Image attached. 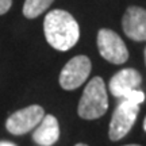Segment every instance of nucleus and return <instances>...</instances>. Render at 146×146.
<instances>
[{
  "label": "nucleus",
  "mask_w": 146,
  "mask_h": 146,
  "mask_svg": "<svg viewBox=\"0 0 146 146\" xmlns=\"http://www.w3.org/2000/svg\"><path fill=\"white\" fill-rule=\"evenodd\" d=\"M43 31L49 45L60 52L72 49L80 38L76 19L64 10H53L45 16Z\"/></svg>",
  "instance_id": "f257e3e1"
},
{
  "label": "nucleus",
  "mask_w": 146,
  "mask_h": 146,
  "mask_svg": "<svg viewBox=\"0 0 146 146\" xmlns=\"http://www.w3.org/2000/svg\"><path fill=\"white\" fill-rule=\"evenodd\" d=\"M108 98L106 84L102 77H94L84 88L83 96L80 99L77 112L80 118L87 120L98 119L107 112Z\"/></svg>",
  "instance_id": "f03ea898"
},
{
  "label": "nucleus",
  "mask_w": 146,
  "mask_h": 146,
  "mask_svg": "<svg viewBox=\"0 0 146 146\" xmlns=\"http://www.w3.org/2000/svg\"><path fill=\"white\" fill-rule=\"evenodd\" d=\"M139 112V104H135L129 100H122L116 110L112 114L110 122L108 137L111 141H119L131 130L133 125L135 123L137 116Z\"/></svg>",
  "instance_id": "7ed1b4c3"
},
{
  "label": "nucleus",
  "mask_w": 146,
  "mask_h": 146,
  "mask_svg": "<svg viewBox=\"0 0 146 146\" xmlns=\"http://www.w3.org/2000/svg\"><path fill=\"white\" fill-rule=\"evenodd\" d=\"M98 49L102 57L115 65L125 64L129 58L125 42L116 33L108 29H102L98 33Z\"/></svg>",
  "instance_id": "20e7f679"
},
{
  "label": "nucleus",
  "mask_w": 146,
  "mask_h": 146,
  "mask_svg": "<svg viewBox=\"0 0 146 146\" xmlns=\"http://www.w3.org/2000/svg\"><path fill=\"white\" fill-rule=\"evenodd\" d=\"M91 61L87 56H76L65 65L60 74V85L66 91L78 88L91 73Z\"/></svg>",
  "instance_id": "39448f33"
},
{
  "label": "nucleus",
  "mask_w": 146,
  "mask_h": 146,
  "mask_svg": "<svg viewBox=\"0 0 146 146\" xmlns=\"http://www.w3.org/2000/svg\"><path fill=\"white\" fill-rule=\"evenodd\" d=\"M45 116V111L41 106H29L26 108L19 110L11 115L7 119L5 127L14 135H22L26 134L30 130L35 129L41 123V120Z\"/></svg>",
  "instance_id": "423d86ee"
},
{
  "label": "nucleus",
  "mask_w": 146,
  "mask_h": 146,
  "mask_svg": "<svg viewBox=\"0 0 146 146\" xmlns=\"http://www.w3.org/2000/svg\"><path fill=\"white\" fill-rule=\"evenodd\" d=\"M123 31L130 39L146 41V10L141 7H129L122 19Z\"/></svg>",
  "instance_id": "0eeeda50"
},
{
  "label": "nucleus",
  "mask_w": 146,
  "mask_h": 146,
  "mask_svg": "<svg viewBox=\"0 0 146 146\" xmlns=\"http://www.w3.org/2000/svg\"><path fill=\"white\" fill-rule=\"evenodd\" d=\"M142 83V77L139 72L135 69L126 68L114 74V77L110 80V91L115 98L125 99L131 91L138 89Z\"/></svg>",
  "instance_id": "6e6552de"
},
{
  "label": "nucleus",
  "mask_w": 146,
  "mask_h": 146,
  "mask_svg": "<svg viewBox=\"0 0 146 146\" xmlns=\"http://www.w3.org/2000/svg\"><path fill=\"white\" fill-rule=\"evenodd\" d=\"M60 138V126L53 115H45L41 123L35 127L33 139L41 146H52Z\"/></svg>",
  "instance_id": "1a4fd4ad"
},
{
  "label": "nucleus",
  "mask_w": 146,
  "mask_h": 146,
  "mask_svg": "<svg viewBox=\"0 0 146 146\" xmlns=\"http://www.w3.org/2000/svg\"><path fill=\"white\" fill-rule=\"evenodd\" d=\"M54 0H26L23 5V15L27 19H34L46 11Z\"/></svg>",
  "instance_id": "9d476101"
},
{
  "label": "nucleus",
  "mask_w": 146,
  "mask_h": 146,
  "mask_svg": "<svg viewBox=\"0 0 146 146\" xmlns=\"http://www.w3.org/2000/svg\"><path fill=\"white\" fill-rule=\"evenodd\" d=\"M125 100L133 102V103H135V104H141L142 102L145 100V94H143L142 91H139V89H134V91H131L130 94L126 96Z\"/></svg>",
  "instance_id": "9b49d317"
},
{
  "label": "nucleus",
  "mask_w": 146,
  "mask_h": 146,
  "mask_svg": "<svg viewBox=\"0 0 146 146\" xmlns=\"http://www.w3.org/2000/svg\"><path fill=\"white\" fill-rule=\"evenodd\" d=\"M11 4H12V0H0V15L8 12V10L11 8Z\"/></svg>",
  "instance_id": "f8f14e48"
},
{
  "label": "nucleus",
  "mask_w": 146,
  "mask_h": 146,
  "mask_svg": "<svg viewBox=\"0 0 146 146\" xmlns=\"http://www.w3.org/2000/svg\"><path fill=\"white\" fill-rule=\"evenodd\" d=\"M0 146H16L12 142H7V141H0Z\"/></svg>",
  "instance_id": "ddd939ff"
},
{
  "label": "nucleus",
  "mask_w": 146,
  "mask_h": 146,
  "mask_svg": "<svg viewBox=\"0 0 146 146\" xmlns=\"http://www.w3.org/2000/svg\"><path fill=\"white\" fill-rule=\"evenodd\" d=\"M143 130L146 131V118H145V122H143Z\"/></svg>",
  "instance_id": "4468645a"
},
{
  "label": "nucleus",
  "mask_w": 146,
  "mask_h": 146,
  "mask_svg": "<svg viewBox=\"0 0 146 146\" xmlns=\"http://www.w3.org/2000/svg\"><path fill=\"white\" fill-rule=\"evenodd\" d=\"M76 146H88V145H85V143H77Z\"/></svg>",
  "instance_id": "2eb2a0df"
},
{
  "label": "nucleus",
  "mask_w": 146,
  "mask_h": 146,
  "mask_svg": "<svg viewBox=\"0 0 146 146\" xmlns=\"http://www.w3.org/2000/svg\"><path fill=\"white\" fill-rule=\"evenodd\" d=\"M126 146H139V145H126Z\"/></svg>",
  "instance_id": "dca6fc26"
},
{
  "label": "nucleus",
  "mask_w": 146,
  "mask_h": 146,
  "mask_svg": "<svg viewBox=\"0 0 146 146\" xmlns=\"http://www.w3.org/2000/svg\"><path fill=\"white\" fill-rule=\"evenodd\" d=\"M145 61H146V49H145Z\"/></svg>",
  "instance_id": "f3484780"
}]
</instances>
